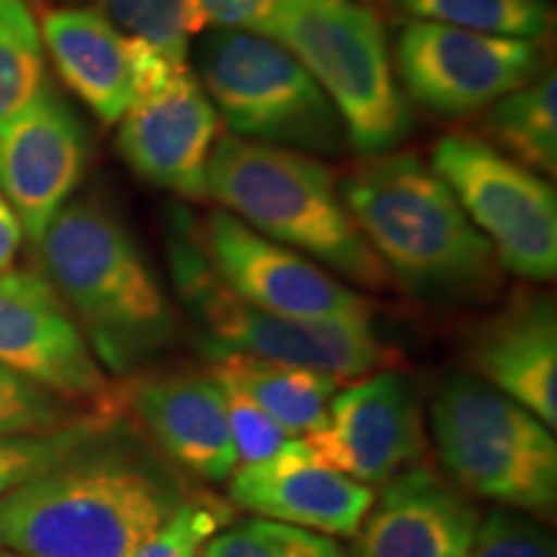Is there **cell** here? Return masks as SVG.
Returning a JSON list of instances; mask_svg holds the SVG:
<instances>
[{
    "instance_id": "1",
    "label": "cell",
    "mask_w": 557,
    "mask_h": 557,
    "mask_svg": "<svg viewBox=\"0 0 557 557\" xmlns=\"http://www.w3.org/2000/svg\"><path fill=\"white\" fill-rule=\"evenodd\" d=\"M116 436L0 496V547L21 557H135L189 496L169 465Z\"/></svg>"
},
{
    "instance_id": "2",
    "label": "cell",
    "mask_w": 557,
    "mask_h": 557,
    "mask_svg": "<svg viewBox=\"0 0 557 557\" xmlns=\"http://www.w3.org/2000/svg\"><path fill=\"white\" fill-rule=\"evenodd\" d=\"M338 189L393 282L410 295L431 305L496 295L504 276L496 250L416 152L367 158Z\"/></svg>"
},
{
    "instance_id": "3",
    "label": "cell",
    "mask_w": 557,
    "mask_h": 557,
    "mask_svg": "<svg viewBox=\"0 0 557 557\" xmlns=\"http://www.w3.org/2000/svg\"><path fill=\"white\" fill-rule=\"evenodd\" d=\"M45 276L107 372L132 374L178 338V315L127 225L101 201L65 205L37 243Z\"/></svg>"
},
{
    "instance_id": "4",
    "label": "cell",
    "mask_w": 557,
    "mask_h": 557,
    "mask_svg": "<svg viewBox=\"0 0 557 557\" xmlns=\"http://www.w3.org/2000/svg\"><path fill=\"white\" fill-rule=\"evenodd\" d=\"M207 194L256 233L354 287L385 292L395 284L346 209L336 173L315 156L227 135L209 160Z\"/></svg>"
},
{
    "instance_id": "5",
    "label": "cell",
    "mask_w": 557,
    "mask_h": 557,
    "mask_svg": "<svg viewBox=\"0 0 557 557\" xmlns=\"http://www.w3.org/2000/svg\"><path fill=\"white\" fill-rule=\"evenodd\" d=\"M169 267L207 348L318 369L341 382L400 367V351L380 338L372 318H287L235 295L209 263L197 222L184 207L169 212Z\"/></svg>"
},
{
    "instance_id": "6",
    "label": "cell",
    "mask_w": 557,
    "mask_h": 557,
    "mask_svg": "<svg viewBox=\"0 0 557 557\" xmlns=\"http://www.w3.org/2000/svg\"><path fill=\"white\" fill-rule=\"evenodd\" d=\"M263 37L302 62L359 156L393 152L413 132V109L395 75L382 21L359 0H282Z\"/></svg>"
},
{
    "instance_id": "7",
    "label": "cell",
    "mask_w": 557,
    "mask_h": 557,
    "mask_svg": "<svg viewBox=\"0 0 557 557\" xmlns=\"http://www.w3.org/2000/svg\"><path fill=\"white\" fill-rule=\"evenodd\" d=\"M431 436L459 491L517 511H553L555 431L472 372L451 374L438 385Z\"/></svg>"
},
{
    "instance_id": "8",
    "label": "cell",
    "mask_w": 557,
    "mask_h": 557,
    "mask_svg": "<svg viewBox=\"0 0 557 557\" xmlns=\"http://www.w3.org/2000/svg\"><path fill=\"white\" fill-rule=\"evenodd\" d=\"M199 83L235 137L341 156L348 148L338 111L287 47L243 29H214L197 47Z\"/></svg>"
},
{
    "instance_id": "9",
    "label": "cell",
    "mask_w": 557,
    "mask_h": 557,
    "mask_svg": "<svg viewBox=\"0 0 557 557\" xmlns=\"http://www.w3.org/2000/svg\"><path fill=\"white\" fill-rule=\"evenodd\" d=\"M429 169L455 194L485 235L500 269L547 284L557 274V194L545 176L529 171L472 132L444 135Z\"/></svg>"
},
{
    "instance_id": "10",
    "label": "cell",
    "mask_w": 557,
    "mask_h": 557,
    "mask_svg": "<svg viewBox=\"0 0 557 557\" xmlns=\"http://www.w3.org/2000/svg\"><path fill=\"white\" fill-rule=\"evenodd\" d=\"M0 367L83 413L120 418L127 403V385L109 377L78 320L37 269L0 274Z\"/></svg>"
},
{
    "instance_id": "11",
    "label": "cell",
    "mask_w": 557,
    "mask_h": 557,
    "mask_svg": "<svg viewBox=\"0 0 557 557\" xmlns=\"http://www.w3.org/2000/svg\"><path fill=\"white\" fill-rule=\"evenodd\" d=\"M393 67L416 103L438 116L462 120L540 78L545 50L532 39L408 21L395 41Z\"/></svg>"
},
{
    "instance_id": "12",
    "label": "cell",
    "mask_w": 557,
    "mask_h": 557,
    "mask_svg": "<svg viewBox=\"0 0 557 557\" xmlns=\"http://www.w3.org/2000/svg\"><path fill=\"white\" fill-rule=\"evenodd\" d=\"M199 240L222 282L256 308L305 320L374 315L372 299L225 209L207 214Z\"/></svg>"
},
{
    "instance_id": "13",
    "label": "cell",
    "mask_w": 557,
    "mask_h": 557,
    "mask_svg": "<svg viewBox=\"0 0 557 557\" xmlns=\"http://www.w3.org/2000/svg\"><path fill=\"white\" fill-rule=\"evenodd\" d=\"M90 137L52 83L0 124V191L34 246L88 171Z\"/></svg>"
},
{
    "instance_id": "14",
    "label": "cell",
    "mask_w": 557,
    "mask_h": 557,
    "mask_svg": "<svg viewBox=\"0 0 557 557\" xmlns=\"http://www.w3.org/2000/svg\"><path fill=\"white\" fill-rule=\"evenodd\" d=\"M310 457L359 483H387L426 449L423 416L398 369L369 374L329 403L323 429L302 436Z\"/></svg>"
},
{
    "instance_id": "15",
    "label": "cell",
    "mask_w": 557,
    "mask_h": 557,
    "mask_svg": "<svg viewBox=\"0 0 557 557\" xmlns=\"http://www.w3.org/2000/svg\"><path fill=\"white\" fill-rule=\"evenodd\" d=\"M218 135V109L186 65L163 86L137 96L116 129V152L145 184L186 201H205Z\"/></svg>"
},
{
    "instance_id": "16",
    "label": "cell",
    "mask_w": 557,
    "mask_h": 557,
    "mask_svg": "<svg viewBox=\"0 0 557 557\" xmlns=\"http://www.w3.org/2000/svg\"><path fill=\"white\" fill-rule=\"evenodd\" d=\"M39 29L60 81L107 127L120 124L137 96L163 86L178 70L152 47L124 37L90 5L47 11Z\"/></svg>"
},
{
    "instance_id": "17",
    "label": "cell",
    "mask_w": 557,
    "mask_h": 557,
    "mask_svg": "<svg viewBox=\"0 0 557 557\" xmlns=\"http://www.w3.org/2000/svg\"><path fill=\"white\" fill-rule=\"evenodd\" d=\"M230 498L261 519L329 537H357L377 493L372 485L318 465L297 436L261 462L238 465L230 475Z\"/></svg>"
},
{
    "instance_id": "18",
    "label": "cell",
    "mask_w": 557,
    "mask_h": 557,
    "mask_svg": "<svg viewBox=\"0 0 557 557\" xmlns=\"http://www.w3.org/2000/svg\"><path fill=\"white\" fill-rule=\"evenodd\" d=\"M480 524L465 491L429 465L387 480L359 529L357 557H472Z\"/></svg>"
},
{
    "instance_id": "19",
    "label": "cell",
    "mask_w": 557,
    "mask_h": 557,
    "mask_svg": "<svg viewBox=\"0 0 557 557\" xmlns=\"http://www.w3.org/2000/svg\"><path fill=\"white\" fill-rule=\"evenodd\" d=\"M472 374L557 429V312L547 295H517L468 341Z\"/></svg>"
},
{
    "instance_id": "20",
    "label": "cell",
    "mask_w": 557,
    "mask_h": 557,
    "mask_svg": "<svg viewBox=\"0 0 557 557\" xmlns=\"http://www.w3.org/2000/svg\"><path fill=\"white\" fill-rule=\"evenodd\" d=\"M127 389L139 423L186 472L220 483L238 470L225 389L212 374H169Z\"/></svg>"
},
{
    "instance_id": "21",
    "label": "cell",
    "mask_w": 557,
    "mask_h": 557,
    "mask_svg": "<svg viewBox=\"0 0 557 557\" xmlns=\"http://www.w3.org/2000/svg\"><path fill=\"white\" fill-rule=\"evenodd\" d=\"M207 354L212 359L209 374L243 389L287 436H308L329 421V403L341 387L333 374L240 351L207 348Z\"/></svg>"
},
{
    "instance_id": "22",
    "label": "cell",
    "mask_w": 557,
    "mask_h": 557,
    "mask_svg": "<svg viewBox=\"0 0 557 557\" xmlns=\"http://www.w3.org/2000/svg\"><path fill=\"white\" fill-rule=\"evenodd\" d=\"M483 139L540 176L557 173V78L542 73L485 109Z\"/></svg>"
},
{
    "instance_id": "23",
    "label": "cell",
    "mask_w": 557,
    "mask_h": 557,
    "mask_svg": "<svg viewBox=\"0 0 557 557\" xmlns=\"http://www.w3.org/2000/svg\"><path fill=\"white\" fill-rule=\"evenodd\" d=\"M120 431V418L81 416L65 426L0 436V496L73 462Z\"/></svg>"
},
{
    "instance_id": "24",
    "label": "cell",
    "mask_w": 557,
    "mask_h": 557,
    "mask_svg": "<svg viewBox=\"0 0 557 557\" xmlns=\"http://www.w3.org/2000/svg\"><path fill=\"white\" fill-rule=\"evenodd\" d=\"M408 21H434L487 37L542 41L555 24L553 0H393Z\"/></svg>"
},
{
    "instance_id": "25",
    "label": "cell",
    "mask_w": 557,
    "mask_h": 557,
    "mask_svg": "<svg viewBox=\"0 0 557 557\" xmlns=\"http://www.w3.org/2000/svg\"><path fill=\"white\" fill-rule=\"evenodd\" d=\"M90 9L178 67L189 65L194 39L207 29L197 0H90Z\"/></svg>"
},
{
    "instance_id": "26",
    "label": "cell",
    "mask_w": 557,
    "mask_h": 557,
    "mask_svg": "<svg viewBox=\"0 0 557 557\" xmlns=\"http://www.w3.org/2000/svg\"><path fill=\"white\" fill-rule=\"evenodd\" d=\"M47 83L39 21L26 0H0V124L29 107Z\"/></svg>"
},
{
    "instance_id": "27",
    "label": "cell",
    "mask_w": 557,
    "mask_h": 557,
    "mask_svg": "<svg viewBox=\"0 0 557 557\" xmlns=\"http://www.w3.org/2000/svg\"><path fill=\"white\" fill-rule=\"evenodd\" d=\"M199 557H346V553L329 534L271 519H250L220 529Z\"/></svg>"
},
{
    "instance_id": "28",
    "label": "cell",
    "mask_w": 557,
    "mask_h": 557,
    "mask_svg": "<svg viewBox=\"0 0 557 557\" xmlns=\"http://www.w3.org/2000/svg\"><path fill=\"white\" fill-rule=\"evenodd\" d=\"M225 524H230L227 506L189 496L181 500L135 557H199L207 542Z\"/></svg>"
},
{
    "instance_id": "29",
    "label": "cell",
    "mask_w": 557,
    "mask_h": 557,
    "mask_svg": "<svg viewBox=\"0 0 557 557\" xmlns=\"http://www.w3.org/2000/svg\"><path fill=\"white\" fill-rule=\"evenodd\" d=\"M81 416L86 413L0 367V436L52 431Z\"/></svg>"
},
{
    "instance_id": "30",
    "label": "cell",
    "mask_w": 557,
    "mask_h": 557,
    "mask_svg": "<svg viewBox=\"0 0 557 557\" xmlns=\"http://www.w3.org/2000/svg\"><path fill=\"white\" fill-rule=\"evenodd\" d=\"M472 557H555V542L540 521L498 506L480 519Z\"/></svg>"
},
{
    "instance_id": "31",
    "label": "cell",
    "mask_w": 557,
    "mask_h": 557,
    "mask_svg": "<svg viewBox=\"0 0 557 557\" xmlns=\"http://www.w3.org/2000/svg\"><path fill=\"white\" fill-rule=\"evenodd\" d=\"M220 385L225 389L227 423H230V434H233L235 451H238V462L253 465L274 455V451L289 438L284 434V429L278 426L267 410L256 406L243 389L225 385V382H220Z\"/></svg>"
},
{
    "instance_id": "32",
    "label": "cell",
    "mask_w": 557,
    "mask_h": 557,
    "mask_svg": "<svg viewBox=\"0 0 557 557\" xmlns=\"http://www.w3.org/2000/svg\"><path fill=\"white\" fill-rule=\"evenodd\" d=\"M207 26L267 34L269 21L282 0H197Z\"/></svg>"
},
{
    "instance_id": "33",
    "label": "cell",
    "mask_w": 557,
    "mask_h": 557,
    "mask_svg": "<svg viewBox=\"0 0 557 557\" xmlns=\"http://www.w3.org/2000/svg\"><path fill=\"white\" fill-rule=\"evenodd\" d=\"M21 243H24V227H21L16 212L0 191V274L11 271Z\"/></svg>"
},
{
    "instance_id": "34",
    "label": "cell",
    "mask_w": 557,
    "mask_h": 557,
    "mask_svg": "<svg viewBox=\"0 0 557 557\" xmlns=\"http://www.w3.org/2000/svg\"><path fill=\"white\" fill-rule=\"evenodd\" d=\"M0 557H21V555L11 553V549H3V547H0Z\"/></svg>"
}]
</instances>
